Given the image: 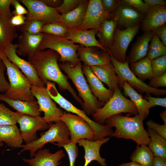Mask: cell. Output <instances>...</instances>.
Masks as SVG:
<instances>
[{"label":"cell","mask_w":166,"mask_h":166,"mask_svg":"<svg viewBox=\"0 0 166 166\" xmlns=\"http://www.w3.org/2000/svg\"><path fill=\"white\" fill-rule=\"evenodd\" d=\"M22 115L11 111L2 103H0V126L16 125Z\"/></svg>","instance_id":"37"},{"label":"cell","mask_w":166,"mask_h":166,"mask_svg":"<svg viewBox=\"0 0 166 166\" xmlns=\"http://www.w3.org/2000/svg\"><path fill=\"white\" fill-rule=\"evenodd\" d=\"M42 37V33L33 35L26 32H21L18 38L17 53L24 57L33 55L37 51Z\"/></svg>","instance_id":"27"},{"label":"cell","mask_w":166,"mask_h":166,"mask_svg":"<svg viewBox=\"0 0 166 166\" xmlns=\"http://www.w3.org/2000/svg\"><path fill=\"white\" fill-rule=\"evenodd\" d=\"M144 99L146 100L148 102L152 104L153 107L156 105H159L166 108V97L156 98L148 96H144Z\"/></svg>","instance_id":"50"},{"label":"cell","mask_w":166,"mask_h":166,"mask_svg":"<svg viewBox=\"0 0 166 166\" xmlns=\"http://www.w3.org/2000/svg\"><path fill=\"white\" fill-rule=\"evenodd\" d=\"M146 125L148 128L155 130L160 135L166 139V124H160L149 119L146 122Z\"/></svg>","instance_id":"44"},{"label":"cell","mask_w":166,"mask_h":166,"mask_svg":"<svg viewBox=\"0 0 166 166\" xmlns=\"http://www.w3.org/2000/svg\"><path fill=\"white\" fill-rule=\"evenodd\" d=\"M63 150L51 153L48 149L38 150L30 159L23 158V160L30 166H57L60 160L65 156Z\"/></svg>","instance_id":"23"},{"label":"cell","mask_w":166,"mask_h":166,"mask_svg":"<svg viewBox=\"0 0 166 166\" xmlns=\"http://www.w3.org/2000/svg\"><path fill=\"white\" fill-rule=\"evenodd\" d=\"M89 0H82L79 5L73 10L60 14L58 21L69 30L78 29L82 24L87 8Z\"/></svg>","instance_id":"26"},{"label":"cell","mask_w":166,"mask_h":166,"mask_svg":"<svg viewBox=\"0 0 166 166\" xmlns=\"http://www.w3.org/2000/svg\"><path fill=\"white\" fill-rule=\"evenodd\" d=\"M112 14L104 8L101 0H89L83 22L77 29H94L98 31L105 20L112 19Z\"/></svg>","instance_id":"14"},{"label":"cell","mask_w":166,"mask_h":166,"mask_svg":"<svg viewBox=\"0 0 166 166\" xmlns=\"http://www.w3.org/2000/svg\"><path fill=\"white\" fill-rule=\"evenodd\" d=\"M48 6L56 8L60 6L63 1L60 0H42Z\"/></svg>","instance_id":"53"},{"label":"cell","mask_w":166,"mask_h":166,"mask_svg":"<svg viewBox=\"0 0 166 166\" xmlns=\"http://www.w3.org/2000/svg\"><path fill=\"white\" fill-rule=\"evenodd\" d=\"M82 0H64L61 5L56 9L60 14L69 12L76 8Z\"/></svg>","instance_id":"42"},{"label":"cell","mask_w":166,"mask_h":166,"mask_svg":"<svg viewBox=\"0 0 166 166\" xmlns=\"http://www.w3.org/2000/svg\"><path fill=\"white\" fill-rule=\"evenodd\" d=\"M16 28L10 19L0 15V49L4 50L17 37Z\"/></svg>","instance_id":"31"},{"label":"cell","mask_w":166,"mask_h":166,"mask_svg":"<svg viewBox=\"0 0 166 166\" xmlns=\"http://www.w3.org/2000/svg\"><path fill=\"white\" fill-rule=\"evenodd\" d=\"M117 22L113 19L105 20L101 24L98 30L99 42L105 48L110 47L113 44L114 32Z\"/></svg>","instance_id":"32"},{"label":"cell","mask_w":166,"mask_h":166,"mask_svg":"<svg viewBox=\"0 0 166 166\" xmlns=\"http://www.w3.org/2000/svg\"><path fill=\"white\" fill-rule=\"evenodd\" d=\"M60 120L65 123L69 129L71 143L76 144L81 139L94 141V131L82 118L69 112H64Z\"/></svg>","instance_id":"11"},{"label":"cell","mask_w":166,"mask_h":166,"mask_svg":"<svg viewBox=\"0 0 166 166\" xmlns=\"http://www.w3.org/2000/svg\"><path fill=\"white\" fill-rule=\"evenodd\" d=\"M118 166H143L136 162L132 161L131 162L119 164Z\"/></svg>","instance_id":"56"},{"label":"cell","mask_w":166,"mask_h":166,"mask_svg":"<svg viewBox=\"0 0 166 166\" xmlns=\"http://www.w3.org/2000/svg\"><path fill=\"white\" fill-rule=\"evenodd\" d=\"M151 60L147 56L136 62L130 64V69L139 79L144 81L152 78Z\"/></svg>","instance_id":"34"},{"label":"cell","mask_w":166,"mask_h":166,"mask_svg":"<svg viewBox=\"0 0 166 166\" xmlns=\"http://www.w3.org/2000/svg\"><path fill=\"white\" fill-rule=\"evenodd\" d=\"M3 145V144L2 142L0 141V148Z\"/></svg>","instance_id":"58"},{"label":"cell","mask_w":166,"mask_h":166,"mask_svg":"<svg viewBox=\"0 0 166 166\" xmlns=\"http://www.w3.org/2000/svg\"><path fill=\"white\" fill-rule=\"evenodd\" d=\"M150 42L146 56L151 60L166 55V47L157 36L153 34Z\"/></svg>","instance_id":"36"},{"label":"cell","mask_w":166,"mask_h":166,"mask_svg":"<svg viewBox=\"0 0 166 166\" xmlns=\"http://www.w3.org/2000/svg\"><path fill=\"white\" fill-rule=\"evenodd\" d=\"M153 166H166V159L159 157H154Z\"/></svg>","instance_id":"55"},{"label":"cell","mask_w":166,"mask_h":166,"mask_svg":"<svg viewBox=\"0 0 166 166\" xmlns=\"http://www.w3.org/2000/svg\"><path fill=\"white\" fill-rule=\"evenodd\" d=\"M46 85L47 93L53 100L67 111L75 114L89 124L95 133L94 141L108 136L111 137L114 132L112 128L97 123L90 119L83 110L77 108L63 97L57 89L54 82L48 81Z\"/></svg>","instance_id":"6"},{"label":"cell","mask_w":166,"mask_h":166,"mask_svg":"<svg viewBox=\"0 0 166 166\" xmlns=\"http://www.w3.org/2000/svg\"><path fill=\"white\" fill-rule=\"evenodd\" d=\"M101 2L104 9L110 13L114 11L117 4V0H101Z\"/></svg>","instance_id":"51"},{"label":"cell","mask_w":166,"mask_h":166,"mask_svg":"<svg viewBox=\"0 0 166 166\" xmlns=\"http://www.w3.org/2000/svg\"><path fill=\"white\" fill-rule=\"evenodd\" d=\"M144 2L147 5L151 6L157 5L166 6V1L164 0H144Z\"/></svg>","instance_id":"54"},{"label":"cell","mask_w":166,"mask_h":166,"mask_svg":"<svg viewBox=\"0 0 166 166\" xmlns=\"http://www.w3.org/2000/svg\"><path fill=\"white\" fill-rule=\"evenodd\" d=\"M117 7L111 13L112 18L117 22V26L125 29L141 23L144 16L133 7L117 0Z\"/></svg>","instance_id":"15"},{"label":"cell","mask_w":166,"mask_h":166,"mask_svg":"<svg viewBox=\"0 0 166 166\" xmlns=\"http://www.w3.org/2000/svg\"><path fill=\"white\" fill-rule=\"evenodd\" d=\"M82 70L92 93L99 101L105 103L107 102L113 96L114 91L105 88L92 72L90 67L84 65L82 67Z\"/></svg>","instance_id":"20"},{"label":"cell","mask_w":166,"mask_h":166,"mask_svg":"<svg viewBox=\"0 0 166 166\" xmlns=\"http://www.w3.org/2000/svg\"><path fill=\"white\" fill-rule=\"evenodd\" d=\"M153 35L152 31H148L144 32L137 37L126 58L128 64L133 63L147 56L149 43Z\"/></svg>","instance_id":"25"},{"label":"cell","mask_w":166,"mask_h":166,"mask_svg":"<svg viewBox=\"0 0 166 166\" xmlns=\"http://www.w3.org/2000/svg\"><path fill=\"white\" fill-rule=\"evenodd\" d=\"M98 32L97 30L94 29L69 30L66 34L65 38L74 43H79L85 47H97L107 51L96 39V35Z\"/></svg>","instance_id":"22"},{"label":"cell","mask_w":166,"mask_h":166,"mask_svg":"<svg viewBox=\"0 0 166 166\" xmlns=\"http://www.w3.org/2000/svg\"><path fill=\"white\" fill-rule=\"evenodd\" d=\"M148 85L150 86L157 89L160 87L166 86V73L161 75L150 79Z\"/></svg>","instance_id":"47"},{"label":"cell","mask_w":166,"mask_h":166,"mask_svg":"<svg viewBox=\"0 0 166 166\" xmlns=\"http://www.w3.org/2000/svg\"><path fill=\"white\" fill-rule=\"evenodd\" d=\"M151 65L152 78H155L166 73V55L151 60Z\"/></svg>","instance_id":"40"},{"label":"cell","mask_w":166,"mask_h":166,"mask_svg":"<svg viewBox=\"0 0 166 166\" xmlns=\"http://www.w3.org/2000/svg\"><path fill=\"white\" fill-rule=\"evenodd\" d=\"M0 101H1V100H0Z\"/></svg>","instance_id":"60"},{"label":"cell","mask_w":166,"mask_h":166,"mask_svg":"<svg viewBox=\"0 0 166 166\" xmlns=\"http://www.w3.org/2000/svg\"><path fill=\"white\" fill-rule=\"evenodd\" d=\"M23 140L16 125L0 126V141L10 147L17 148L20 147Z\"/></svg>","instance_id":"30"},{"label":"cell","mask_w":166,"mask_h":166,"mask_svg":"<svg viewBox=\"0 0 166 166\" xmlns=\"http://www.w3.org/2000/svg\"><path fill=\"white\" fill-rule=\"evenodd\" d=\"M26 7V20H36L45 24L57 22L60 14L56 8L50 7L42 0H21Z\"/></svg>","instance_id":"13"},{"label":"cell","mask_w":166,"mask_h":166,"mask_svg":"<svg viewBox=\"0 0 166 166\" xmlns=\"http://www.w3.org/2000/svg\"><path fill=\"white\" fill-rule=\"evenodd\" d=\"M1 101H4L14 109L17 112L32 117L40 116L41 113L37 101H32L13 100L4 97L0 94Z\"/></svg>","instance_id":"29"},{"label":"cell","mask_w":166,"mask_h":166,"mask_svg":"<svg viewBox=\"0 0 166 166\" xmlns=\"http://www.w3.org/2000/svg\"><path fill=\"white\" fill-rule=\"evenodd\" d=\"M123 89L125 95L129 97L136 106L138 114L144 119L148 117L149 110L153 106L143 98L142 95L138 93L126 81L123 82Z\"/></svg>","instance_id":"28"},{"label":"cell","mask_w":166,"mask_h":166,"mask_svg":"<svg viewBox=\"0 0 166 166\" xmlns=\"http://www.w3.org/2000/svg\"><path fill=\"white\" fill-rule=\"evenodd\" d=\"M6 66L2 61L0 62V92L6 93L10 88L9 83L6 81L4 75Z\"/></svg>","instance_id":"45"},{"label":"cell","mask_w":166,"mask_h":166,"mask_svg":"<svg viewBox=\"0 0 166 166\" xmlns=\"http://www.w3.org/2000/svg\"><path fill=\"white\" fill-rule=\"evenodd\" d=\"M95 47H85L80 45L77 50L79 60L85 65L90 67L107 64L111 62L110 56L107 51L101 50Z\"/></svg>","instance_id":"18"},{"label":"cell","mask_w":166,"mask_h":166,"mask_svg":"<svg viewBox=\"0 0 166 166\" xmlns=\"http://www.w3.org/2000/svg\"><path fill=\"white\" fill-rule=\"evenodd\" d=\"M2 61V60L1 59V58H0V62L1 61Z\"/></svg>","instance_id":"59"},{"label":"cell","mask_w":166,"mask_h":166,"mask_svg":"<svg viewBox=\"0 0 166 166\" xmlns=\"http://www.w3.org/2000/svg\"><path fill=\"white\" fill-rule=\"evenodd\" d=\"M19 130L23 140L26 144L30 143L38 138L37 131L48 129L49 124L40 116L32 117L22 114L18 120Z\"/></svg>","instance_id":"16"},{"label":"cell","mask_w":166,"mask_h":166,"mask_svg":"<svg viewBox=\"0 0 166 166\" xmlns=\"http://www.w3.org/2000/svg\"><path fill=\"white\" fill-rule=\"evenodd\" d=\"M0 57L6 66L10 84L8 90L1 95L13 100H35L31 91V84L29 80L15 64L8 60L0 49Z\"/></svg>","instance_id":"4"},{"label":"cell","mask_w":166,"mask_h":166,"mask_svg":"<svg viewBox=\"0 0 166 166\" xmlns=\"http://www.w3.org/2000/svg\"><path fill=\"white\" fill-rule=\"evenodd\" d=\"M144 120L138 114L130 117L119 113L109 117L105 123L106 125L115 128L111 137L131 139L137 145H147L150 139L144 126Z\"/></svg>","instance_id":"2"},{"label":"cell","mask_w":166,"mask_h":166,"mask_svg":"<svg viewBox=\"0 0 166 166\" xmlns=\"http://www.w3.org/2000/svg\"><path fill=\"white\" fill-rule=\"evenodd\" d=\"M31 91L37 100L40 111L44 113L43 118L47 123L61 121L64 112L57 107L49 95L46 87L31 85Z\"/></svg>","instance_id":"12"},{"label":"cell","mask_w":166,"mask_h":166,"mask_svg":"<svg viewBox=\"0 0 166 166\" xmlns=\"http://www.w3.org/2000/svg\"><path fill=\"white\" fill-rule=\"evenodd\" d=\"M59 65L76 87L79 96L83 101L81 106L86 115H93L105 105V103L99 101L91 92L83 73L80 60L74 67L67 62L59 63Z\"/></svg>","instance_id":"3"},{"label":"cell","mask_w":166,"mask_h":166,"mask_svg":"<svg viewBox=\"0 0 166 166\" xmlns=\"http://www.w3.org/2000/svg\"><path fill=\"white\" fill-rule=\"evenodd\" d=\"M92 72L101 82L105 84L110 90L114 91L117 87L123 89V82L116 73L112 64L110 62L103 65L90 67Z\"/></svg>","instance_id":"19"},{"label":"cell","mask_w":166,"mask_h":166,"mask_svg":"<svg viewBox=\"0 0 166 166\" xmlns=\"http://www.w3.org/2000/svg\"><path fill=\"white\" fill-rule=\"evenodd\" d=\"M122 113L138 114L137 109L133 103L124 96L120 89L117 87L112 97L92 116L94 121L101 124L105 123L109 117Z\"/></svg>","instance_id":"8"},{"label":"cell","mask_w":166,"mask_h":166,"mask_svg":"<svg viewBox=\"0 0 166 166\" xmlns=\"http://www.w3.org/2000/svg\"><path fill=\"white\" fill-rule=\"evenodd\" d=\"M148 132L150 139L148 147L154 157L166 159V139L153 129L148 128Z\"/></svg>","instance_id":"33"},{"label":"cell","mask_w":166,"mask_h":166,"mask_svg":"<svg viewBox=\"0 0 166 166\" xmlns=\"http://www.w3.org/2000/svg\"><path fill=\"white\" fill-rule=\"evenodd\" d=\"M70 133L66 124L61 121L49 124V128L46 131L42 133L39 138L30 143L22 144V149L20 152L29 151L31 158L38 150L42 149L48 143H53L59 147L71 142Z\"/></svg>","instance_id":"5"},{"label":"cell","mask_w":166,"mask_h":166,"mask_svg":"<svg viewBox=\"0 0 166 166\" xmlns=\"http://www.w3.org/2000/svg\"><path fill=\"white\" fill-rule=\"evenodd\" d=\"M60 57L56 52L48 49L36 51L28 57V60L34 66L38 77L45 85L48 81L56 83L60 90L69 91L75 100L81 106L83 103L82 100L77 95L68 82L67 76L62 72L59 66L58 61Z\"/></svg>","instance_id":"1"},{"label":"cell","mask_w":166,"mask_h":166,"mask_svg":"<svg viewBox=\"0 0 166 166\" xmlns=\"http://www.w3.org/2000/svg\"><path fill=\"white\" fill-rule=\"evenodd\" d=\"M11 4L14 8L12 12L13 15H23L28 14V11L19 3V0H13Z\"/></svg>","instance_id":"48"},{"label":"cell","mask_w":166,"mask_h":166,"mask_svg":"<svg viewBox=\"0 0 166 166\" xmlns=\"http://www.w3.org/2000/svg\"><path fill=\"white\" fill-rule=\"evenodd\" d=\"M141 23L125 29L117 26L114 35L113 44L105 48L110 55L118 61L126 62V53L129 44L137 34Z\"/></svg>","instance_id":"10"},{"label":"cell","mask_w":166,"mask_h":166,"mask_svg":"<svg viewBox=\"0 0 166 166\" xmlns=\"http://www.w3.org/2000/svg\"><path fill=\"white\" fill-rule=\"evenodd\" d=\"M110 137L102 139L92 141L85 139L79 140L77 143L84 148L85 163L83 166H87L92 161H97L101 166H107L106 159L101 157L100 150L101 145L108 142Z\"/></svg>","instance_id":"21"},{"label":"cell","mask_w":166,"mask_h":166,"mask_svg":"<svg viewBox=\"0 0 166 166\" xmlns=\"http://www.w3.org/2000/svg\"><path fill=\"white\" fill-rule=\"evenodd\" d=\"M153 34L155 35L161 40V42L166 46V24L159 27L151 31Z\"/></svg>","instance_id":"49"},{"label":"cell","mask_w":166,"mask_h":166,"mask_svg":"<svg viewBox=\"0 0 166 166\" xmlns=\"http://www.w3.org/2000/svg\"><path fill=\"white\" fill-rule=\"evenodd\" d=\"M110 56L111 62L116 73L122 82H127L136 91L141 93H145L148 96H151V94L157 97L166 95V89L152 87L138 78L132 72L126 61L124 63L118 61Z\"/></svg>","instance_id":"9"},{"label":"cell","mask_w":166,"mask_h":166,"mask_svg":"<svg viewBox=\"0 0 166 166\" xmlns=\"http://www.w3.org/2000/svg\"><path fill=\"white\" fill-rule=\"evenodd\" d=\"M166 6L161 5L151 6L141 22L140 28L144 32L152 31L166 24Z\"/></svg>","instance_id":"24"},{"label":"cell","mask_w":166,"mask_h":166,"mask_svg":"<svg viewBox=\"0 0 166 166\" xmlns=\"http://www.w3.org/2000/svg\"><path fill=\"white\" fill-rule=\"evenodd\" d=\"M154 157L153 153L147 145H137L130 158L132 161L143 166H153Z\"/></svg>","instance_id":"35"},{"label":"cell","mask_w":166,"mask_h":166,"mask_svg":"<svg viewBox=\"0 0 166 166\" xmlns=\"http://www.w3.org/2000/svg\"><path fill=\"white\" fill-rule=\"evenodd\" d=\"M45 24L43 22L36 20H26L24 24L16 27L21 32L37 35L42 33V27Z\"/></svg>","instance_id":"39"},{"label":"cell","mask_w":166,"mask_h":166,"mask_svg":"<svg viewBox=\"0 0 166 166\" xmlns=\"http://www.w3.org/2000/svg\"><path fill=\"white\" fill-rule=\"evenodd\" d=\"M62 147L64 148L68 154L69 166H75V163L78 155V149L76 144H73L70 142L63 145Z\"/></svg>","instance_id":"43"},{"label":"cell","mask_w":166,"mask_h":166,"mask_svg":"<svg viewBox=\"0 0 166 166\" xmlns=\"http://www.w3.org/2000/svg\"><path fill=\"white\" fill-rule=\"evenodd\" d=\"M26 20V17L23 15H13L10 19L11 24L16 27L24 24Z\"/></svg>","instance_id":"52"},{"label":"cell","mask_w":166,"mask_h":166,"mask_svg":"<svg viewBox=\"0 0 166 166\" xmlns=\"http://www.w3.org/2000/svg\"><path fill=\"white\" fill-rule=\"evenodd\" d=\"M41 41L37 51L48 49L56 52L59 55L58 61L61 63H68L75 66L80 60L77 50L80 45L75 44L65 37L54 36L42 33Z\"/></svg>","instance_id":"7"},{"label":"cell","mask_w":166,"mask_h":166,"mask_svg":"<svg viewBox=\"0 0 166 166\" xmlns=\"http://www.w3.org/2000/svg\"><path fill=\"white\" fill-rule=\"evenodd\" d=\"M17 44L11 43L3 50L8 60L20 69L32 85L45 87L38 77L33 65L28 61L20 57L17 54Z\"/></svg>","instance_id":"17"},{"label":"cell","mask_w":166,"mask_h":166,"mask_svg":"<svg viewBox=\"0 0 166 166\" xmlns=\"http://www.w3.org/2000/svg\"><path fill=\"white\" fill-rule=\"evenodd\" d=\"M69 29L64 24L57 21L44 24L42 27V33L54 36L65 37Z\"/></svg>","instance_id":"38"},{"label":"cell","mask_w":166,"mask_h":166,"mask_svg":"<svg viewBox=\"0 0 166 166\" xmlns=\"http://www.w3.org/2000/svg\"><path fill=\"white\" fill-rule=\"evenodd\" d=\"M13 0H0V15L10 19L13 15L10 6Z\"/></svg>","instance_id":"46"},{"label":"cell","mask_w":166,"mask_h":166,"mask_svg":"<svg viewBox=\"0 0 166 166\" xmlns=\"http://www.w3.org/2000/svg\"><path fill=\"white\" fill-rule=\"evenodd\" d=\"M160 116L163 120L164 124H166V110H164L160 113Z\"/></svg>","instance_id":"57"},{"label":"cell","mask_w":166,"mask_h":166,"mask_svg":"<svg viewBox=\"0 0 166 166\" xmlns=\"http://www.w3.org/2000/svg\"><path fill=\"white\" fill-rule=\"evenodd\" d=\"M121 1L133 7L144 17L148 13L151 7L141 0H121Z\"/></svg>","instance_id":"41"}]
</instances>
